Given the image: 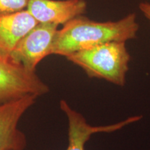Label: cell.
I'll list each match as a JSON object with an SVG mask.
<instances>
[{"instance_id": "6da1fadb", "label": "cell", "mask_w": 150, "mask_h": 150, "mask_svg": "<svg viewBox=\"0 0 150 150\" xmlns=\"http://www.w3.org/2000/svg\"><path fill=\"white\" fill-rule=\"evenodd\" d=\"M134 13L115 21H94L78 16L58 29L51 55L67 56L86 49L108 42H127L135 39L139 30Z\"/></svg>"}, {"instance_id": "7a4b0ae2", "label": "cell", "mask_w": 150, "mask_h": 150, "mask_svg": "<svg viewBox=\"0 0 150 150\" xmlns=\"http://www.w3.org/2000/svg\"><path fill=\"white\" fill-rule=\"evenodd\" d=\"M90 78L103 79L124 86L131 61L126 42H108L86 49L67 56Z\"/></svg>"}, {"instance_id": "3957f363", "label": "cell", "mask_w": 150, "mask_h": 150, "mask_svg": "<svg viewBox=\"0 0 150 150\" xmlns=\"http://www.w3.org/2000/svg\"><path fill=\"white\" fill-rule=\"evenodd\" d=\"M50 88L35 72L0 58V104L27 96L39 97Z\"/></svg>"}, {"instance_id": "277c9868", "label": "cell", "mask_w": 150, "mask_h": 150, "mask_svg": "<svg viewBox=\"0 0 150 150\" xmlns=\"http://www.w3.org/2000/svg\"><path fill=\"white\" fill-rule=\"evenodd\" d=\"M58 27L56 24L38 23L19 41L11 53V61L35 72L39 63L51 55Z\"/></svg>"}, {"instance_id": "5b68a950", "label": "cell", "mask_w": 150, "mask_h": 150, "mask_svg": "<svg viewBox=\"0 0 150 150\" xmlns=\"http://www.w3.org/2000/svg\"><path fill=\"white\" fill-rule=\"evenodd\" d=\"M36 99L34 96H27L0 104V150L25 149L27 138L19 129V122Z\"/></svg>"}, {"instance_id": "8992f818", "label": "cell", "mask_w": 150, "mask_h": 150, "mask_svg": "<svg viewBox=\"0 0 150 150\" xmlns=\"http://www.w3.org/2000/svg\"><path fill=\"white\" fill-rule=\"evenodd\" d=\"M60 107L68 122V146L66 150H86V143L94 134L112 133L139 121L140 115L129 117L118 122L102 126H93L88 123L82 114L71 107L66 101H60Z\"/></svg>"}, {"instance_id": "52a82bcc", "label": "cell", "mask_w": 150, "mask_h": 150, "mask_svg": "<svg viewBox=\"0 0 150 150\" xmlns=\"http://www.w3.org/2000/svg\"><path fill=\"white\" fill-rule=\"evenodd\" d=\"M85 0H29L27 11L38 23L59 26L86 12Z\"/></svg>"}, {"instance_id": "ba28073f", "label": "cell", "mask_w": 150, "mask_h": 150, "mask_svg": "<svg viewBox=\"0 0 150 150\" xmlns=\"http://www.w3.org/2000/svg\"><path fill=\"white\" fill-rule=\"evenodd\" d=\"M37 24L27 9L0 16V58L11 61L19 41Z\"/></svg>"}, {"instance_id": "9c48e42d", "label": "cell", "mask_w": 150, "mask_h": 150, "mask_svg": "<svg viewBox=\"0 0 150 150\" xmlns=\"http://www.w3.org/2000/svg\"><path fill=\"white\" fill-rule=\"evenodd\" d=\"M29 0H0V16L27 9Z\"/></svg>"}, {"instance_id": "30bf717a", "label": "cell", "mask_w": 150, "mask_h": 150, "mask_svg": "<svg viewBox=\"0 0 150 150\" xmlns=\"http://www.w3.org/2000/svg\"><path fill=\"white\" fill-rule=\"evenodd\" d=\"M138 8L143 16L150 22V3L147 1L140 3Z\"/></svg>"}]
</instances>
